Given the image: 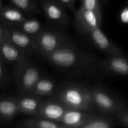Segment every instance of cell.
<instances>
[{"label": "cell", "mask_w": 128, "mask_h": 128, "mask_svg": "<svg viewBox=\"0 0 128 128\" xmlns=\"http://www.w3.org/2000/svg\"><path fill=\"white\" fill-rule=\"evenodd\" d=\"M56 100L68 109L90 111L94 106L90 89L80 85H67L61 88Z\"/></svg>", "instance_id": "cell-1"}, {"label": "cell", "mask_w": 128, "mask_h": 128, "mask_svg": "<svg viewBox=\"0 0 128 128\" xmlns=\"http://www.w3.org/2000/svg\"><path fill=\"white\" fill-rule=\"evenodd\" d=\"M45 58L53 64L63 68L89 67L94 61L90 55L71 46L58 49Z\"/></svg>", "instance_id": "cell-2"}, {"label": "cell", "mask_w": 128, "mask_h": 128, "mask_svg": "<svg viewBox=\"0 0 128 128\" xmlns=\"http://www.w3.org/2000/svg\"><path fill=\"white\" fill-rule=\"evenodd\" d=\"M41 78L40 70L27 60L16 64L15 81L21 95L31 94L35 84Z\"/></svg>", "instance_id": "cell-3"}, {"label": "cell", "mask_w": 128, "mask_h": 128, "mask_svg": "<svg viewBox=\"0 0 128 128\" xmlns=\"http://www.w3.org/2000/svg\"><path fill=\"white\" fill-rule=\"evenodd\" d=\"M93 103L99 111L105 114H116L125 110L126 105L120 99L100 88L90 89Z\"/></svg>", "instance_id": "cell-4"}, {"label": "cell", "mask_w": 128, "mask_h": 128, "mask_svg": "<svg viewBox=\"0 0 128 128\" xmlns=\"http://www.w3.org/2000/svg\"><path fill=\"white\" fill-rule=\"evenodd\" d=\"M33 39L36 52L44 57L58 49L71 46L63 35L56 31L42 30Z\"/></svg>", "instance_id": "cell-5"}, {"label": "cell", "mask_w": 128, "mask_h": 128, "mask_svg": "<svg viewBox=\"0 0 128 128\" xmlns=\"http://www.w3.org/2000/svg\"><path fill=\"white\" fill-rule=\"evenodd\" d=\"M3 34L15 46L26 52H36V44L33 38L20 30L3 28Z\"/></svg>", "instance_id": "cell-6"}, {"label": "cell", "mask_w": 128, "mask_h": 128, "mask_svg": "<svg viewBox=\"0 0 128 128\" xmlns=\"http://www.w3.org/2000/svg\"><path fill=\"white\" fill-rule=\"evenodd\" d=\"M84 34L89 38L90 41L95 46L109 56L124 55L121 50L109 40L102 31L100 28L89 30Z\"/></svg>", "instance_id": "cell-7"}, {"label": "cell", "mask_w": 128, "mask_h": 128, "mask_svg": "<svg viewBox=\"0 0 128 128\" xmlns=\"http://www.w3.org/2000/svg\"><path fill=\"white\" fill-rule=\"evenodd\" d=\"M75 22L79 30L84 33L89 30L100 28L102 16L95 11L80 7L75 12Z\"/></svg>", "instance_id": "cell-8"}, {"label": "cell", "mask_w": 128, "mask_h": 128, "mask_svg": "<svg viewBox=\"0 0 128 128\" xmlns=\"http://www.w3.org/2000/svg\"><path fill=\"white\" fill-rule=\"evenodd\" d=\"M67 108L58 101H42L39 108L38 117L60 122Z\"/></svg>", "instance_id": "cell-9"}, {"label": "cell", "mask_w": 128, "mask_h": 128, "mask_svg": "<svg viewBox=\"0 0 128 128\" xmlns=\"http://www.w3.org/2000/svg\"><path fill=\"white\" fill-rule=\"evenodd\" d=\"M82 110L67 109L60 123L65 128H82L85 122L94 114Z\"/></svg>", "instance_id": "cell-10"}, {"label": "cell", "mask_w": 128, "mask_h": 128, "mask_svg": "<svg viewBox=\"0 0 128 128\" xmlns=\"http://www.w3.org/2000/svg\"><path fill=\"white\" fill-rule=\"evenodd\" d=\"M0 55L6 61L16 64L27 60L25 52L11 43L3 34L0 39Z\"/></svg>", "instance_id": "cell-11"}, {"label": "cell", "mask_w": 128, "mask_h": 128, "mask_svg": "<svg viewBox=\"0 0 128 128\" xmlns=\"http://www.w3.org/2000/svg\"><path fill=\"white\" fill-rule=\"evenodd\" d=\"M42 8L49 20L58 24L65 25L69 22L67 14L64 7L54 1H44Z\"/></svg>", "instance_id": "cell-12"}, {"label": "cell", "mask_w": 128, "mask_h": 128, "mask_svg": "<svg viewBox=\"0 0 128 128\" xmlns=\"http://www.w3.org/2000/svg\"><path fill=\"white\" fill-rule=\"evenodd\" d=\"M103 68L109 72L128 76V58L124 55L109 56L102 62Z\"/></svg>", "instance_id": "cell-13"}, {"label": "cell", "mask_w": 128, "mask_h": 128, "mask_svg": "<svg viewBox=\"0 0 128 128\" xmlns=\"http://www.w3.org/2000/svg\"><path fill=\"white\" fill-rule=\"evenodd\" d=\"M16 99L20 112L30 116H38L39 108L42 102L38 96L32 94H23Z\"/></svg>", "instance_id": "cell-14"}, {"label": "cell", "mask_w": 128, "mask_h": 128, "mask_svg": "<svg viewBox=\"0 0 128 128\" xmlns=\"http://www.w3.org/2000/svg\"><path fill=\"white\" fill-rule=\"evenodd\" d=\"M19 128H63V125L60 122L46 120L38 116L27 119L18 124Z\"/></svg>", "instance_id": "cell-15"}, {"label": "cell", "mask_w": 128, "mask_h": 128, "mask_svg": "<svg viewBox=\"0 0 128 128\" xmlns=\"http://www.w3.org/2000/svg\"><path fill=\"white\" fill-rule=\"evenodd\" d=\"M20 113L16 98H6L0 100V117L5 121L12 120Z\"/></svg>", "instance_id": "cell-16"}, {"label": "cell", "mask_w": 128, "mask_h": 128, "mask_svg": "<svg viewBox=\"0 0 128 128\" xmlns=\"http://www.w3.org/2000/svg\"><path fill=\"white\" fill-rule=\"evenodd\" d=\"M55 83L50 79L40 78L35 84L31 94L39 96H49L53 94Z\"/></svg>", "instance_id": "cell-17"}, {"label": "cell", "mask_w": 128, "mask_h": 128, "mask_svg": "<svg viewBox=\"0 0 128 128\" xmlns=\"http://www.w3.org/2000/svg\"><path fill=\"white\" fill-rule=\"evenodd\" d=\"M0 15L2 18L7 22L12 24H20L25 20V14L17 8L5 7L0 11Z\"/></svg>", "instance_id": "cell-18"}, {"label": "cell", "mask_w": 128, "mask_h": 128, "mask_svg": "<svg viewBox=\"0 0 128 128\" xmlns=\"http://www.w3.org/2000/svg\"><path fill=\"white\" fill-rule=\"evenodd\" d=\"M19 30L34 38L42 31V26L40 21L36 19H25L19 24Z\"/></svg>", "instance_id": "cell-19"}, {"label": "cell", "mask_w": 128, "mask_h": 128, "mask_svg": "<svg viewBox=\"0 0 128 128\" xmlns=\"http://www.w3.org/2000/svg\"><path fill=\"white\" fill-rule=\"evenodd\" d=\"M115 122L109 118L93 115L85 123L82 128H110L114 127Z\"/></svg>", "instance_id": "cell-20"}, {"label": "cell", "mask_w": 128, "mask_h": 128, "mask_svg": "<svg viewBox=\"0 0 128 128\" xmlns=\"http://www.w3.org/2000/svg\"><path fill=\"white\" fill-rule=\"evenodd\" d=\"M10 1L22 12L35 14L40 11L33 0H10Z\"/></svg>", "instance_id": "cell-21"}, {"label": "cell", "mask_w": 128, "mask_h": 128, "mask_svg": "<svg viewBox=\"0 0 128 128\" xmlns=\"http://www.w3.org/2000/svg\"><path fill=\"white\" fill-rule=\"evenodd\" d=\"M81 8L86 10L95 11L98 14L102 16L100 0H80Z\"/></svg>", "instance_id": "cell-22"}, {"label": "cell", "mask_w": 128, "mask_h": 128, "mask_svg": "<svg viewBox=\"0 0 128 128\" xmlns=\"http://www.w3.org/2000/svg\"><path fill=\"white\" fill-rule=\"evenodd\" d=\"M117 120L125 126H128V111L127 109L116 114Z\"/></svg>", "instance_id": "cell-23"}, {"label": "cell", "mask_w": 128, "mask_h": 128, "mask_svg": "<svg viewBox=\"0 0 128 128\" xmlns=\"http://www.w3.org/2000/svg\"><path fill=\"white\" fill-rule=\"evenodd\" d=\"M119 20L124 24H128V5L124 7L120 11Z\"/></svg>", "instance_id": "cell-24"}, {"label": "cell", "mask_w": 128, "mask_h": 128, "mask_svg": "<svg viewBox=\"0 0 128 128\" xmlns=\"http://www.w3.org/2000/svg\"><path fill=\"white\" fill-rule=\"evenodd\" d=\"M58 3L62 5L64 8H67L71 10H74L75 8V0H58Z\"/></svg>", "instance_id": "cell-25"}, {"label": "cell", "mask_w": 128, "mask_h": 128, "mask_svg": "<svg viewBox=\"0 0 128 128\" xmlns=\"http://www.w3.org/2000/svg\"><path fill=\"white\" fill-rule=\"evenodd\" d=\"M4 74V70H3V66L2 64H1V61H0V81L1 79L3 78V76Z\"/></svg>", "instance_id": "cell-26"}, {"label": "cell", "mask_w": 128, "mask_h": 128, "mask_svg": "<svg viewBox=\"0 0 128 128\" xmlns=\"http://www.w3.org/2000/svg\"><path fill=\"white\" fill-rule=\"evenodd\" d=\"M3 35V31H2V29L0 28V39H1V36H2Z\"/></svg>", "instance_id": "cell-27"}, {"label": "cell", "mask_w": 128, "mask_h": 128, "mask_svg": "<svg viewBox=\"0 0 128 128\" xmlns=\"http://www.w3.org/2000/svg\"><path fill=\"white\" fill-rule=\"evenodd\" d=\"M102 1L104 2H106L107 1V0H102Z\"/></svg>", "instance_id": "cell-28"}, {"label": "cell", "mask_w": 128, "mask_h": 128, "mask_svg": "<svg viewBox=\"0 0 128 128\" xmlns=\"http://www.w3.org/2000/svg\"><path fill=\"white\" fill-rule=\"evenodd\" d=\"M45 1H53V0H45Z\"/></svg>", "instance_id": "cell-29"}, {"label": "cell", "mask_w": 128, "mask_h": 128, "mask_svg": "<svg viewBox=\"0 0 128 128\" xmlns=\"http://www.w3.org/2000/svg\"><path fill=\"white\" fill-rule=\"evenodd\" d=\"M1 0H0V10H1Z\"/></svg>", "instance_id": "cell-30"}, {"label": "cell", "mask_w": 128, "mask_h": 128, "mask_svg": "<svg viewBox=\"0 0 128 128\" xmlns=\"http://www.w3.org/2000/svg\"><path fill=\"white\" fill-rule=\"evenodd\" d=\"M0 11H1V10H0Z\"/></svg>", "instance_id": "cell-31"}]
</instances>
